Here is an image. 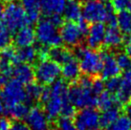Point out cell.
<instances>
[{
  "label": "cell",
  "mask_w": 131,
  "mask_h": 130,
  "mask_svg": "<svg viewBox=\"0 0 131 130\" xmlns=\"http://www.w3.org/2000/svg\"><path fill=\"white\" fill-rule=\"evenodd\" d=\"M68 98L72 104L78 109L97 106V98L92 87H84L79 83H74L68 89Z\"/></svg>",
  "instance_id": "7"
},
{
  "label": "cell",
  "mask_w": 131,
  "mask_h": 130,
  "mask_svg": "<svg viewBox=\"0 0 131 130\" xmlns=\"http://www.w3.org/2000/svg\"><path fill=\"white\" fill-rule=\"evenodd\" d=\"M117 23L120 31L127 36L131 34V13L127 10L120 11L117 15Z\"/></svg>",
  "instance_id": "28"
},
{
  "label": "cell",
  "mask_w": 131,
  "mask_h": 130,
  "mask_svg": "<svg viewBox=\"0 0 131 130\" xmlns=\"http://www.w3.org/2000/svg\"><path fill=\"white\" fill-rule=\"evenodd\" d=\"M61 75L63 79L68 81H75L80 78V67L78 59L73 58L62 65Z\"/></svg>",
  "instance_id": "21"
},
{
  "label": "cell",
  "mask_w": 131,
  "mask_h": 130,
  "mask_svg": "<svg viewBox=\"0 0 131 130\" xmlns=\"http://www.w3.org/2000/svg\"><path fill=\"white\" fill-rule=\"evenodd\" d=\"M116 98L120 105L126 104L131 99V69L124 71L121 78V87Z\"/></svg>",
  "instance_id": "16"
},
{
  "label": "cell",
  "mask_w": 131,
  "mask_h": 130,
  "mask_svg": "<svg viewBox=\"0 0 131 130\" xmlns=\"http://www.w3.org/2000/svg\"><path fill=\"white\" fill-rule=\"evenodd\" d=\"M124 112H125V115L131 120V100L126 104H124Z\"/></svg>",
  "instance_id": "40"
},
{
  "label": "cell",
  "mask_w": 131,
  "mask_h": 130,
  "mask_svg": "<svg viewBox=\"0 0 131 130\" xmlns=\"http://www.w3.org/2000/svg\"><path fill=\"white\" fill-rule=\"evenodd\" d=\"M35 79L39 84L49 85L61 75L60 65L51 58H42L35 66Z\"/></svg>",
  "instance_id": "8"
},
{
  "label": "cell",
  "mask_w": 131,
  "mask_h": 130,
  "mask_svg": "<svg viewBox=\"0 0 131 130\" xmlns=\"http://www.w3.org/2000/svg\"><path fill=\"white\" fill-rule=\"evenodd\" d=\"M74 126L77 130H101L100 112L95 107L81 108L77 111L73 118Z\"/></svg>",
  "instance_id": "9"
},
{
  "label": "cell",
  "mask_w": 131,
  "mask_h": 130,
  "mask_svg": "<svg viewBox=\"0 0 131 130\" xmlns=\"http://www.w3.org/2000/svg\"><path fill=\"white\" fill-rule=\"evenodd\" d=\"M114 11L112 4H105L102 0H88L81 7L82 17L89 23L106 22Z\"/></svg>",
  "instance_id": "4"
},
{
  "label": "cell",
  "mask_w": 131,
  "mask_h": 130,
  "mask_svg": "<svg viewBox=\"0 0 131 130\" xmlns=\"http://www.w3.org/2000/svg\"><path fill=\"white\" fill-rule=\"evenodd\" d=\"M12 76L23 84H30L35 80V71L28 63L19 62L13 66Z\"/></svg>",
  "instance_id": "15"
},
{
  "label": "cell",
  "mask_w": 131,
  "mask_h": 130,
  "mask_svg": "<svg viewBox=\"0 0 131 130\" xmlns=\"http://www.w3.org/2000/svg\"><path fill=\"white\" fill-rule=\"evenodd\" d=\"M104 130H131V120L126 115H120L114 123Z\"/></svg>",
  "instance_id": "29"
},
{
  "label": "cell",
  "mask_w": 131,
  "mask_h": 130,
  "mask_svg": "<svg viewBox=\"0 0 131 130\" xmlns=\"http://www.w3.org/2000/svg\"><path fill=\"white\" fill-rule=\"evenodd\" d=\"M1 96L3 98L6 107L20 102L26 103V99H27L26 88L24 87V84L15 79L9 80L8 82L2 87Z\"/></svg>",
  "instance_id": "10"
},
{
  "label": "cell",
  "mask_w": 131,
  "mask_h": 130,
  "mask_svg": "<svg viewBox=\"0 0 131 130\" xmlns=\"http://www.w3.org/2000/svg\"><path fill=\"white\" fill-rule=\"evenodd\" d=\"M69 87L63 80H57L49 86V93L46 100L41 103L43 110L50 121H56L60 116L63 103L68 98Z\"/></svg>",
  "instance_id": "1"
},
{
  "label": "cell",
  "mask_w": 131,
  "mask_h": 130,
  "mask_svg": "<svg viewBox=\"0 0 131 130\" xmlns=\"http://www.w3.org/2000/svg\"><path fill=\"white\" fill-rule=\"evenodd\" d=\"M48 58L53 59L58 64H64L66 62L70 61L71 59L75 58L74 53L69 49L61 46H57V47H52L48 51Z\"/></svg>",
  "instance_id": "19"
},
{
  "label": "cell",
  "mask_w": 131,
  "mask_h": 130,
  "mask_svg": "<svg viewBox=\"0 0 131 130\" xmlns=\"http://www.w3.org/2000/svg\"><path fill=\"white\" fill-rule=\"evenodd\" d=\"M48 18L51 20V22L56 25L57 27H60V26L63 24V17H62L61 15H59V14H57V15H50V16H48Z\"/></svg>",
  "instance_id": "37"
},
{
  "label": "cell",
  "mask_w": 131,
  "mask_h": 130,
  "mask_svg": "<svg viewBox=\"0 0 131 130\" xmlns=\"http://www.w3.org/2000/svg\"><path fill=\"white\" fill-rule=\"evenodd\" d=\"M36 32L31 26L27 25L15 32L14 41L17 47H26L33 45L36 41Z\"/></svg>",
  "instance_id": "17"
},
{
  "label": "cell",
  "mask_w": 131,
  "mask_h": 130,
  "mask_svg": "<svg viewBox=\"0 0 131 130\" xmlns=\"http://www.w3.org/2000/svg\"><path fill=\"white\" fill-rule=\"evenodd\" d=\"M69 130H77V129L75 128V126H74V127H72V128H71V129H69Z\"/></svg>",
  "instance_id": "45"
},
{
  "label": "cell",
  "mask_w": 131,
  "mask_h": 130,
  "mask_svg": "<svg viewBox=\"0 0 131 130\" xmlns=\"http://www.w3.org/2000/svg\"><path fill=\"white\" fill-rule=\"evenodd\" d=\"M12 122L7 116H0V130H10Z\"/></svg>",
  "instance_id": "36"
},
{
  "label": "cell",
  "mask_w": 131,
  "mask_h": 130,
  "mask_svg": "<svg viewBox=\"0 0 131 130\" xmlns=\"http://www.w3.org/2000/svg\"><path fill=\"white\" fill-rule=\"evenodd\" d=\"M16 52V60L17 63L19 62H23V63H34L36 61L37 58H38V49L30 45V46H26V47H19Z\"/></svg>",
  "instance_id": "22"
},
{
  "label": "cell",
  "mask_w": 131,
  "mask_h": 130,
  "mask_svg": "<svg viewBox=\"0 0 131 130\" xmlns=\"http://www.w3.org/2000/svg\"><path fill=\"white\" fill-rule=\"evenodd\" d=\"M41 13L46 16L63 14L66 5V0H39Z\"/></svg>",
  "instance_id": "18"
},
{
  "label": "cell",
  "mask_w": 131,
  "mask_h": 130,
  "mask_svg": "<svg viewBox=\"0 0 131 130\" xmlns=\"http://www.w3.org/2000/svg\"><path fill=\"white\" fill-rule=\"evenodd\" d=\"M111 4L115 11L131 10V0H112Z\"/></svg>",
  "instance_id": "33"
},
{
  "label": "cell",
  "mask_w": 131,
  "mask_h": 130,
  "mask_svg": "<svg viewBox=\"0 0 131 130\" xmlns=\"http://www.w3.org/2000/svg\"><path fill=\"white\" fill-rule=\"evenodd\" d=\"M20 3L25 10L30 24H33L39 20L41 14L39 0H20Z\"/></svg>",
  "instance_id": "20"
},
{
  "label": "cell",
  "mask_w": 131,
  "mask_h": 130,
  "mask_svg": "<svg viewBox=\"0 0 131 130\" xmlns=\"http://www.w3.org/2000/svg\"><path fill=\"white\" fill-rule=\"evenodd\" d=\"M25 120L31 130H50L49 119L41 107H32Z\"/></svg>",
  "instance_id": "11"
},
{
  "label": "cell",
  "mask_w": 131,
  "mask_h": 130,
  "mask_svg": "<svg viewBox=\"0 0 131 130\" xmlns=\"http://www.w3.org/2000/svg\"><path fill=\"white\" fill-rule=\"evenodd\" d=\"M29 111V105L26 104L25 102H20V103H16L15 105L6 107L5 115L14 120H23L28 115Z\"/></svg>",
  "instance_id": "25"
},
{
  "label": "cell",
  "mask_w": 131,
  "mask_h": 130,
  "mask_svg": "<svg viewBox=\"0 0 131 130\" xmlns=\"http://www.w3.org/2000/svg\"><path fill=\"white\" fill-rule=\"evenodd\" d=\"M102 56V68L101 71V77L103 80H107L113 77H118L121 70L117 63L116 57L108 51H103Z\"/></svg>",
  "instance_id": "13"
},
{
  "label": "cell",
  "mask_w": 131,
  "mask_h": 130,
  "mask_svg": "<svg viewBox=\"0 0 131 130\" xmlns=\"http://www.w3.org/2000/svg\"><path fill=\"white\" fill-rule=\"evenodd\" d=\"M74 56L80 63V71L90 77L97 76L102 68V56L94 49L79 45L75 47Z\"/></svg>",
  "instance_id": "2"
},
{
  "label": "cell",
  "mask_w": 131,
  "mask_h": 130,
  "mask_svg": "<svg viewBox=\"0 0 131 130\" xmlns=\"http://www.w3.org/2000/svg\"><path fill=\"white\" fill-rule=\"evenodd\" d=\"M121 115V109L119 105L113 106L110 108L103 110L102 114H100V125L101 128L105 129L106 127H108L112 123H114L119 116Z\"/></svg>",
  "instance_id": "23"
},
{
  "label": "cell",
  "mask_w": 131,
  "mask_h": 130,
  "mask_svg": "<svg viewBox=\"0 0 131 130\" xmlns=\"http://www.w3.org/2000/svg\"><path fill=\"white\" fill-rule=\"evenodd\" d=\"M116 105H120L116 98V95L110 93L109 91H103L97 98V106L102 111Z\"/></svg>",
  "instance_id": "26"
},
{
  "label": "cell",
  "mask_w": 131,
  "mask_h": 130,
  "mask_svg": "<svg viewBox=\"0 0 131 130\" xmlns=\"http://www.w3.org/2000/svg\"><path fill=\"white\" fill-rule=\"evenodd\" d=\"M59 28L62 43L65 44L67 47L75 48L80 45L83 37L87 35L89 27L86 21L80 20L77 23L76 21L68 20L67 22H63Z\"/></svg>",
  "instance_id": "3"
},
{
  "label": "cell",
  "mask_w": 131,
  "mask_h": 130,
  "mask_svg": "<svg viewBox=\"0 0 131 130\" xmlns=\"http://www.w3.org/2000/svg\"><path fill=\"white\" fill-rule=\"evenodd\" d=\"M35 32L36 37L41 46L52 48L60 46L62 44L58 27L54 25L49 18L39 19Z\"/></svg>",
  "instance_id": "5"
},
{
  "label": "cell",
  "mask_w": 131,
  "mask_h": 130,
  "mask_svg": "<svg viewBox=\"0 0 131 130\" xmlns=\"http://www.w3.org/2000/svg\"><path fill=\"white\" fill-rule=\"evenodd\" d=\"M105 88L107 91H109L112 94H116L121 87V78L119 77H113L110 79H107L104 83Z\"/></svg>",
  "instance_id": "32"
},
{
  "label": "cell",
  "mask_w": 131,
  "mask_h": 130,
  "mask_svg": "<svg viewBox=\"0 0 131 130\" xmlns=\"http://www.w3.org/2000/svg\"><path fill=\"white\" fill-rule=\"evenodd\" d=\"M12 32L3 21H0V50L9 47L12 43Z\"/></svg>",
  "instance_id": "30"
},
{
  "label": "cell",
  "mask_w": 131,
  "mask_h": 130,
  "mask_svg": "<svg viewBox=\"0 0 131 130\" xmlns=\"http://www.w3.org/2000/svg\"><path fill=\"white\" fill-rule=\"evenodd\" d=\"M5 111H6V105L3 101V98L1 96V93H0V116L5 115Z\"/></svg>",
  "instance_id": "41"
},
{
  "label": "cell",
  "mask_w": 131,
  "mask_h": 130,
  "mask_svg": "<svg viewBox=\"0 0 131 130\" xmlns=\"http://www.w3.org/2000/svg\"><path fill=\"white\" fill-rule=\"evenodd\" d=\"M78 1H79V2H80V1H82V2H85V1H88V0H78Z\"/></svg>",
  "instance_id": "44"
},
{
  "label": "cell",
  "mask_w": 131,
  "mask_h": 130,
  "mask_svg": "<svg viewBox=\"0 0 131 130\" xmlns=\"http://www.w3.org/2000/svg\"><path fill=\"white\" fill-rule=\"evenodd\" d=\"M66 19L71 21H80L81 20V6L78 0H69L67 2L63 11Z\"/></svg>",
  "instance_id": "24"
},
{
  "label": "cell",
  "mask_w": 131,
  "mask_h": 130,
  "mask_svg": "<svg viewBox=\"0 0 131 130\" xmlns=\"http://www.w3.org/2000/svg\"><path fill=\"white\" fill-rule=\"evenodd\" d=\"M26 95H27V99H26V104L31 106L34 104L36 101H39L40 97H41V93H42V89L43 87L40 85L39 83H30L26 85Z\"/></svg>",
  "instance_id": "27"
},
{
  "label": "cell",
  "mask_w": 131,
  "mask_h": 130,
  "mask_svg": "<svg viewBox=\"0 0 131 130\" xmlns=\"http://www.w3.org/2000/svg\"><path fill=\"white\" fill-rule=\"evenodd\" d=\"M14 0H2V2H6V3H9V2H12Z\"/></svg>",
  "instance_id": "43"
},
{
  "label": "cell",
  "mask_w": 131,
  "mask_h": 130,
  "mask_svg": "<svg viewBox=\"0 0 131 130\" xmlns=\"http://www.w3.org/2000/svg\"><path fill=\"white\" fill-rule=\"evenodd\" d=\"M102 1H103V2H107V1H109V0H102Z\"/></svg>",
  "instance_id": "46"
},
{
  "label": "cell",
  "mask_w": 131,
  "mask_h": 130,
  "mask_svg": "<svg viewBox=\"0 0 131 130\" xmlns=\"http://www.w3.org/2000/svg\"><path fill=\"white\" fill-rule=\"evenodd\" d=\"M10 130H31L28 124L21 120H15L11 124Z\"/></svg>",
  "instance_id": "35"
},
{
  "label": "cell",
  "mask_w": 131,
  "mask_h": 130,
  "mask_svg": "<svg viewBox=\"0 0 131 130\" xmlns=\"http://www.w3.org/2000/svg\"><path fill=\"white\" fill-rule=\"evenodd\" d=\"M104 88H105V85L102 81V80L101 79H95L93 80V83H92V90L95 94L99 96L102 92L104 91Z\"/></svg>",
  "instance_id": "34"
},
{
  "label": "cell",
  "mask_w": 131,
  "mask_h": 130,
  "mask_svg": "<svg viewBox=\"0 0 131 130\" xmlns=\"http://www.w3.org/2000/svg\"><path fill=\"white\" fill-rule=\"evenodd\" d=\"M9 80H10V77L0 73V88H2V87L8 82Z\"/></svg>",
  "instance_id": "39"
},
{
  "label": "cell",
  "mask_w": 131,
  "mask_h": 130,
  "mask_svg": "<svg viewBox=\"0 0 131 130\" xmlns=\"http://www.w3.org/2000/svg\"><path fill=\"white\" fill-rule=\"evenodd\" d=\"M3 22L12 32H15L22 27L30 24L28 16L21 3L12 1L4 9Z\"/></svg>",
  "instance_id": "6"
},
{
  "label": "cell",
  "mask_w": 131,
  "mask_h": 130,
  "mask_svg": "<svg viewBox=\"0 0 131 130\" xmlns=\"http://www.w3.org/2000/svg\"><path fill=\"white\" fill-rule=\"evenodd\" d=\"M124 42V34L121 32L118 24L107 25L105 30V36H104V42L106 48L110 49H117L121 47Z\"/></svg>",
  "instance_id": "14"
},
{
  "label": "cell",
  "mask_w": 131,
  "mask_h": 130,
  "mask_svg": "<svg viewBox=\"0 0 131 130\" xmlns=\"http://www.w3.org/2000/svg\"><path fill=\"white\" fill-rule=\"evenodd\" d=\"M105 26L102 22L92 23V25L88 28L87 32V45L89 48L97 50L102 47L104 42L105 36Z\"/></svg>",
  "instance_id": "12"
},
{
  "label": "cell",
  "mask_w": 131,
  "mask_h": 130,
  "mask_svg": "<svg viewBox=\"0 0 131 130\" xmlns=\"http://www.w3.org/2000/svg\"><path fill=\"white\" fill-rule=\"evenodd\" d=\"M124 48H125V53L131 57V34L127 35L126 39L124 40Z\"/></svg>",
  "instance_id": "38"
},
{
  "label": "cell",
  "mask_w": 131,
  "mask_h": 130,
  "mask_svg": "<svg viewBox=\"0 0 131 130\" xmlns=\"http://www.w3.org/2000/svg\"><path fill=\"white\" fill-rule=\"evenodd\" d=\"M4 9H5V7H4V5H3V2H0V19L3 16Z\"/></svg>",
  "instance_id": "42"
},
{
  "label": "cell",
  "mask_w": 131,
  "mask_h": 130,
  "mask_svg": "<svg viewBox=\"0 0 131 130\" xmlns=\"http://www.w3.org/2000/svg\"><path fill=\"white\" fill-rule=\"evenodd\" d=\"M117 63L119 65L121 70L126 71L131 69V57L125 52H120L115 56Z\"/></svg>",
  "instance_id": "31"
}]
</instances>
